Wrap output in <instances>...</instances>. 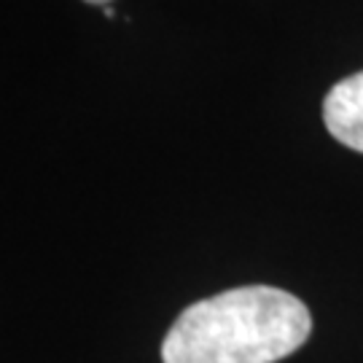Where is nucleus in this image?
<instances>
[{"label":"nucleus","instance_id":"obj_3","mask_svg":"<svg viewBox=\"0 0 363 363\" xmlns=\"http://www.w3.org/2000/svg\"><path fill=\"white\" fill-rule=\"evenodd\" d=\"M86 3H97V6H105V3H111V0H86Z\"/></svg>","mask_w":363,"mask_h":363},{"label":"nucleus","instance_id":"obj_2","mask_svg":"<svg viewBox=\"0 0 363 363\" xmlns=\"http://www.w3.org/2000/svg\"><path fill=\"white\" fill-rule=\"evenodd\" d=\"M323 121L339 143L363 154V70L328 91Z\"/></svg>","mask_w":363,"mask_h":363},{"label":"nucleus","instance_id":"obj_1","mask_svg":"<svg viewBox=\"0 0 363 363\" xmlns=\"http://www.w3.org/2000/svg\"><path fill=\"white\" fill-rule=\"evenodd\" d=\"M312 331L307 304L272 286L232 288L178 315L162 342L164 363H277Z\"/></svg>","mask_w":363,"mask_h":363}]
</instances>
